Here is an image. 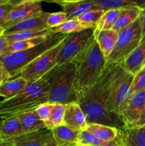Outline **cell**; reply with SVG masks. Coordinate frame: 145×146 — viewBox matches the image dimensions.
<instances>
[{
    "instance_id": "obj_1",
    "label": "cell",
    "mask_w": 145,
    "mask_h": 146,
    "mask_svg": "<svg viewBox=\"0 0 145 146\" xmlns=\"http://www.w3.org/2000/svg\"><path fill=\"white\" fill-rule=\"evenodd\" d=\"M114 65L105 66L101 76L92 87L76 93V102L85 115L88 124H102L117 129L124 125L119 115L109 113L106 109L108 88Z\"/></svg>"
},
{
    "instance_id": "obj_2",
    "label": "cell",
    "mask_w": 145,
    "mask_h": 146,
    "mask_svg": "<svg viewBox=\"0 0 145 146\" xmlns=\"http://www.w3.org/2000/svg\"><path fill=\"white\" fill-rule=\"evenodd\" d=\"M49 88L45 78L29 84L21 92L9 99L0 101V118L2 120L35 111L48 103Z\"/></svg>"
},
{
    "instance_id": "obj_3",
    "label": "cell",
    "mask_w": 145,
    "mask_h": 146,
    "mask_svg": "<svg viewBox=\"0 0 145 146\" xmlns=\"http://www.w3.org/2000/svg\"><path fill=\"white\" fill-rule=\"evenodd\" d=\"M72 62L75 68L76 93L90 88L98 81L105 68V58L95 37L74 58Z\"/></svg>"
},
{
    "instance_id": "obj_4",
    "label": "cell",
    "mask_w": 145,
    "mask_h": 146,
    "mask_svg": "<svg viewBox=\"0 0 145 146\" xmlns=\"http://www.w3.org/2000/svg\"><path fill=\"white\" fill-rule=\"evenodd\" d=\"M44 78L49 88L48 103L67 105L76 102L75 68L72 61L56 65Z\"/></svg>"
},
{
    "instance_id": "obj_5",
    "label": "cell",
    "mask_w": 145,
    "mask_h": 146,
    "mask_svg": "<svg viewBox=\"0 0 145 146\" xmlns=\"http://www.w3.org/2000/svg\"><path fill=\"white\" fill-rule=\"evenodd\" d=\"M66 36L67 34H53L42 44L24 51L4 54L0 57V61L4 64L10 78H14L19 76L24 67L43 53L61 42Z\"/></svg>"
},
{
    "instance_id": "obj_6",
    "label": "cell",
    "mask_w": 145,
    "mask_h": 146,
    "mask_svg": "<svg viewBox=\"0 0 145 146\" xmlns=\"http://www.w3.org/2000/svg\"><path fill=\"white\" fill-rule=\"evenodd\" d=\"M133 79L134 75L127 71L122 65H114L106 102L108 113L119 115L121 107L128 98Z\"/></svg>"
},
{
    "instance_id": "obj_7",
    "label": "cell",
    "mask_w": 145,
    "mask_h": 146,
    "mask_svg": "<svg viewBox=\"0 0 145 146\" xmlns=\"http://www.w3.org/2000/svg\"><path fill=\"white\" fill-rule=\"evenodd\" d=\"M142 37V25L138 18L133 24L118 32L116 45L105 61V66L111 64L122 65L128 56L139 45Z\"/></svg>"
},
{
    "instance_id": "obj_8",
    "label": "cell",
    "mask_w": 145,
    "mask_h": 146,
    "mask_svg": "<svg viewBox=\"0 0 145 146\" xmlns=\"http://www.w3.org/2000/svg\"><path fill=\"white\" fill-rule=\"evenodd\" d=\"M63 40L24 67L20 73L19 76L24 78L28 84H32L44 78L57 65V57L61 49Z\"/></svg>"
},
{
    "instance_id": "obj_9",
    "label": "cell",
    "mask_w": 145,
    "mask_h": 146,
    "mask_svg": "<svg viewBox=\"0 0 145 146\" xmlns=\"http://www.w3.org/2000/svg\"><path fill=\"white\" fill-rule=\"evenodd\" d=\"M94 29H86L80 32L67 34L63 40L61 49L57 57V65L71 62L83 49L85 46L94 38Z\"/></svg>"
},
{
    "instance_id": "obj_10",
    "label": "cell",
    "mask_w": 145,
    "mask_h": 146,
    "mask_svg": "<svg viewBox=\"0 0 145 146\" xmlns=\"http://www.w3.org/2000/svg\"><path fill=\"white\" fill-rule=\"evenodd\" d=\"M44 12L41 1L38 0H23L13 7L0 26L6 30L19 21L41 15Z\"/></svg>"
},
{
    "instance_id": "obj_11",
    "label": "cell",
    "mask_w": 145,
    "mask_h": 146,
    "mask_svg": "<svg viewBox=\"0 0 145 146\" xmlns=\"http://www.w3.org/2000/svg\"><path fill=\"white\" fill-rule=\"evenodd\" d=\"M145 106V91L132 94L119 110V116L124 125H136Z\"/></svg>"
},
{
    "instance_id": "obj_12",
    "label": "cell",
    "mask_w": 145,
    "mask_h": 146,
    "mask_svg": "<svg viewBox=\"0 0 145 146\" xmlns=\"http://www.w3.org/2000/svg\"><path fill=\"white\" fill-rule=\"evenodd\" d=\"M120 146H145V125H123L118 129Z\"/></svg>"
},
{
    "instance_id": "obj_13",
    "label": "cell",
    "mask_w": 145,
    "mask_h": 146,
    "mask_svg": "<svg viewBox=\"0 0 145 146\" xmlns=\"http://www.w3.org/2000/svg\"><path fill=\"white\" fill-rule=\"evenodd\" d=\"M51 2L61 6L68 20L76 19L82 14L90 10L100 9L94 4L92 0H55Z\"/></svg>"
},
{
    "instance_id": "obj_14",
    "label": "cell",
    "mask_w": 145,
    "mask_h": 146,
    "mask_svg": "<svg viewBox=\"0 0 145 146\" xmlns=\"http://www.w3.org/2000/svg\"><path fill=\"white\" fill-rule=\"evenodd\" d=\"M14 146H45L54 141L52 131L47 128L24 133L11 138Z\"/></svg>"
},
{
    "instance_id": "obj_15",
    "label": "cell",
    "mask_w": 145,
    "mask_h": 146,
    "mask_svg": "<svg viewBox=\"0 0 145 146\" xmlns=\"http://www.w3.org/2000/svg\"><path fill=\"white\" fill-rule=\"evenodd\" d=\"M63 124L72 130L82 132L88 127L86 117L77 102L65 105Z\"/></svg>"
},
{
    "instance_id": "obj_16",
    "label": "cell",
    "mask_w": 145,
    "mask_h": 146,
    "mask_svg": "<svg viewBox=\"0 0 145 146\" xmlns=\"http://www.w3.org/2000/svg\"><path fill=\"white\" fill-rule=\"evenodd\" d=\"M50 13L44 12L39 16L27 19L24 21H19L9 28L4 30V34H12L22 31H31V30H40L49 29L47 27V19Z\"/></svg>"
},
{
    "instance_id": "obj_17",
    "label": "cell",
    "mask_w": 145,
    "mask_h": 146,
    "mask_svg": "<svg viewBox=\"0 0 145 146\" xmlns=\"http://www.w3.org/2000/svg\"><path fill=\"white\" fill-rule=\"evenodd\" d=\"M144 65L145 36H144L139 45L128 56L122 66L127 71L135 75Z\"/></svg>"
},
{
    "instance_id": "obj_18",
    "label": "cell",
    "mask_w": 145,
    "mask_h": 146,
    "mask_svg": "<svg viewBox=\"0 0 145 146\" xmlns=\"http://www.w3.org/2000/svg\"><path fill=\"white\" fill-rule=\"evenodd\" d=\"M94 37L106 61L116 45L118 32L112 29L105 30L94 34Z\"/></svg>"
},
{
    "instance_id": "obj_19",
    "label": "cell",
    "mask_w": 145,
    "mask_h": 146,
    "mask_svg": "<svg viewBox=\"0 0 145 146\" xmlns=\"http://www.w3.org/2000/svg\"><path fill=\"white\" fill-rule=\"evenodd\" d=\"M27 85V81L19 76L7 80L0 84V96L4 99L12 98L21 92Z\"/></svg>"
},
{
    "instance_id": "obj_20",
    "label": "cell",
    "mask_w": 145,
    "mask_h": 146,
    "mask_svg": "<svg viewBox=\"0 0 145 146\" xmlns=\"http://www.w3.org/2000/svg\"><path fill=\"white\" fill-rule=\"evenodd\" d=\"M55 142L59 145L76 144L81 132L72 130L67 125L62 124L51 130Z\"/></svg>"
},
{
    "instance_id": "obj_21",
    "label": "cell",
    "mask_w": 145,
    "mask_h": 146,
    "mask_svg": "<svg viewBox=\"0 0 145 146\" xmlns=\"http://www.w3.org/2000/svg\"><path fill=\"white\" fill-rule=\"evenodd\" d=\"M86 131L103 141L112 142L118 141V129L98 123L88 124Z\"/></svg>"
},
{
    "instance_id": "obj_22",
    "label": "cell",
    "mask_w": 145,
    "mask_h": 146,
    "mask_svg": "<svg viewBox=\"0 0 145 146\" xmlns=\"http://www.w3.org/2000/svg\"><path fill=\"white\" fill-rule=\"evenodd\" d=\"M16 117L21 123L24 133L34 132L45 128L44 122L38 118L35 111L20 114L16 115Z\"/></svg>"
},
{
    "instance_id": "obj_23",
    "label": "cell",
    "mask_w": 145,
    "mask_h": 146,
    "mask_svg": "<svg viewBox=\"0 0 145 146\" xmlns=\"http://www.w3.org/2000/svg\"><path fill=\"white\" fill-rule=\"evenodd\" d=\"M23 134L22 126L16 116L10 117L1 121V135L2 138L11 139Z\"/></svg>"
},
{
    "instance_id": "obj_24",
    "label": "cell",
    "mask_w": 145,
    "mask_h": 146,
    "mask_svg": "<svg viewBox=\"0 0 145 146\" xmlns=\"http://www.w3.org/2000/svg\"><path fill=\"white\" fill-rule=\"evenodd\" d=\"M140 12L141 9L137 7L121 9L117 20L114 25L112 30L119 32L120 30L129 27L139 18Z\"/></svg>"
},
{
    "instance_id": "obj_25",
    "label": "cell",
    "mask_w": 145,
    "mask_h": 146,
    "mask_svg": "<svg viewBox=\"0 0 145 146\" xmlns=\"http://www.w3.org/2000/svg\"><path fill=\"white\" fill-rule=\"evenodd\" d=\"M94 4L105 11L121 10L137 7L139 8L140 1L133 0H92Z\"/></svg>"
},
{
    "instance_id": "obj_26",
    "label": "cell",
    "mask_w": 145,
    "mask_h": 146,
    "mask_svg": "<svg viewBox=\"0 0 145 146\" xmlns=\"http://www.w3.org/2000/svg\"><path fill=\"white\" fill-rule=\"evenodd\" d=\"M51 29H45L40 30H31V31H18V32L12 33V34H4L7 38V41L9 44L15 41H24V40L31 39V38H36L39 36H44L51 35Z\"/></svg>"
},
{
    "instance_id": "obj_27",
    "label": "cell",
    "mask_w": 145,
    "mask_h": 146,
    "mask_svg": "<svg viewBox=\"0 0 145 146\" xmlns=\"http://www.w3.org/2000/svg\"><path fill=\"white\" fill-rule=\"evenodd\" d=\"M90 29L95 28L91 27V26L82 24L77 19H71L68 20V21L64 22L61 25L58 26V27L51 29V30L52 34H69L85 31L86 29Z\"/></svg>"
},
{
    "instance_id": "obj_28",
    "label": "cell",
    "mask_w": 145,
    "mask_h": 146,
    "mask_svg": "<svg viewBox=\"0 0 145 146\" xmlns=\"http://www.w3.org/2000/svg\"><path fill=\"white\" fill-rule=\"evenodd\" d=\"M120 10H108L105 11L102 17L98 21L94 29V34L105 30L112 29L117 20Z\"/></svg>"
},
{
    "instance_id": "obj_29",
    "label": "cell",
    "mask_w": 145,
    "mask_h": 146,
    "mask_svg": "<svg viewBox=\"0 0 145 146\" xmlns=\"http://www.w3.org/2000/svg\"><path fill=\"white\" fill-rule=\"evenodd\" d=\"M49 36H44L36 37V38H31V39L24 40V41H15V42L11 43L9 44L8 50L6 52L5 54H9L12 52H17V51H24V50L28 49V48H33L39 44H42L43 42L45 41Z\"/></svg>"
},
{
    "instance_id": "obj_30",
    "label": "cell",
    "mask_w": 145,
    "mask_h": 146,
    "mask_svg": "<svg viewBox=\"0 0 145 146\" xmlns=\"http://www.w3.org/2000/svg\"><path fill=\"white\" fill-rule=\"evenodd\" d=\"M76 145L78 146H120L118 141H112V142L103 141L95 137L86 131H82L80 133Z\"/></svg>"
},
{
    "instance_id": "obj_31",
    "label": "cell",
    "mask_w": 145,
    "mask_h": 146,
    "mask_svg": "<svg viewBox=\"0 0 145 146\" xmlns=\"http://www.w3.org/2000/svg\"><path fill=\"white\" fill-rule=\"evenodd\" d=\"M65 109V105L55 104L50 118L44 122L45 128L51 131L53 128L63 124Z\"/></svg>"
},
{
    "instance_id": "obj_32",
    "label": "cell",
    "mask_w": 145,
    "mask_h": 146,
    "mask_svg": "<svg viewBox=\"0 0 145 146\" xmlns=\"http://www.w3.org/2000/svg\"><path fill=\"white\" fill-rule=\"evenodd\" d=\"M105 12V10L102 9H95L90 10V11H86L85 13L82 14V15L80 16L79 17L76 19L78 21L81 22L82 24H85V25L91 26V27L95 28L97 24L104 13Z\"/></svg>"
},
{
    "instance_id": "obj_33",
    "label": "cell",
    "mask_w": 145,
    "mask_h": 146,
    "mask_svg": "<svg viewBox=\"0 0 145 146\" xmlns=\"http://www.w3.org/2000/svg\"><path fill=\"white\" fill-rule=\"evenodd\" d=\"M143 91H145V65L134 75V79L129 91L127 99L134 93Z\"/></svg>"
},
{
    "instance_id": "obj_34",
    "label": "cell",
    "mask_w": 145,
    "mask_h": 146,
    "mask_svg": "<svg viewBox=\"0 0 145 146\" xmlns=\"http://www.w3.org/2000/svg\"><path fill=\"white\" fill-rule=\"evenodd\" d=\"M68 20L67 15L63 11L50 13L47 19V27L49 29L58 27Z\"/></svg>"
},
{
    "instance_id": "obj_35",
    "label": "cell",
    "mask_w": 145,
    "mask_h": 146,
    "mask_svg": "<svg viewBox=\"0 0 145 146\" xmlns=\"http://www.w3.org/2000/svg\"><path fill=\"white\" fill-rule=\"evenodd\" d=\"M54 106L55 104H50V103H46V104H44L39 106L35 110V112L38 118L44 122L46 121L51 116Z\"/></svg>"
},
{
    "instance_id": "obj_36",
    "label": "cell",
    "mask_w": 145,
    "mask_h": 146,
    "mask_svg": "<svg viewBox=\"0 0 145 146\" xmlns=\"http://www.w3.org/2000/svg\"><path fill=\"white\" fill-rule=\"evenodd\" d=\"M18 2L12 0H0V24Z\"/></svg>"
},
{
    "instance_id": "obj_37",
    "label": "cell",
    "mask_w": 145,
    "mask_h": 146,
    "mask_svg": "<svg viewBox=\"0 0 145 146\" xmlns=\"http://www.w3.org/2000/svg\"><path fill=\"white\" fill-rule=\"evenodd\" d=\"M9 42L7 41L4 34L0 35V57L6 54L9 46Z\"/></svg>"
},
{
    "instance_id": "obj_38",
    "label": "cell",
    "mask_w": 145,
    "mask_h": 146,
    "mask_svg": "<svg viewBox=\"0 0 145 146\" xmlns=\"http://www.w3.org/2000/svg\"><path fill=\"white\" fill-rule=\"evenodd\" d=\"M9 79H11L9 75L8 72L6 70L4 64L0 61V84H1L4 81H7Z\"/></svg>"
},
{
    "instance_id": "obj_39",
    "label": "cell",
    "mask_w": 145,
    "mask_h": 146,
    "mask_svg": "<svg viewBox=\"0 0 145 146\" xmlns=\"http://www.w3.org/2000/svg\"><path fill=\"white\" fill-rule=\"evenodd\" d=\"M141 9L140 15H139V20H140L141 25H142V36H145V3L142 6Z\"/></svg>"
},
{
    "instance_id": "obj_40",
    "label": "cell",
    "mask_w": 145,
    "mask_h": 146,
    "mask_svg": "<svg viewBox=\"0 0 145 146\" xmlns=\"http://www.w3.org/2000/svg\"><path fill=\"white\" fill-rule=\"evenodd\" d=\"M0 146H14L11 139H6L2 138L0 141Z\"/></svg>"
},
{
    "instance_id": "obj_41",
    "label": "cell",
    "mask_w": 145,
    "mask_h": 146,
    "mask_svg": "<svg viewBox=\"0 0 145 146\" xmlns=\"http://www.w3.org/2000/svg\"><path fill=\"white\" fill-rule=\"evenodd\" d=\"M145 125V106H144V111L142 112V115L140 117V119H139V122H138L137 125Z\"/></svg>"
},
{
    "instance_id": "obj_42",
    "label": "cell",
    "mask_w": 145,
    "mask_h": 146,
    "mask_svg": "<svg viewBox=\"0 0 145 146\" xmlns=\"http://www.w3.org/2000/svg\"><path fill=\"white\" fill-rule=\"evenodd\" d=\"M45 146H77V145L76 144H72V145H59V144L55 142V140H54L52 142L49 143L47 144V145Z\"/></svg>"
},
{
    "instance_id": "obj_43",
    "label": "cell",
    "mask_w": 145,
    "mask_h": 146,
    "mask_svg": "<svg viewBox=\"0 0 145 146\" xmlns=\"http://www.w3.org/2000/svg\"><path fill=\"white\" fill-rule=\"evenodd\" d=\"M1 34H4V29H3L2 27L0 26V35H1Z\"/></svg>"
},
{
    "instance_id": "obj_44",
    "label": "cell",
    "mask_w": 145,
    "mask_h": 146,
    "mask_svg": "<svg viewBox=\"0 0 145 146\" xmlns=\"http://www.w3.org/2000/svg\"><path fill=\"white\" fill-rule=\"evenodd\" d=\"M0 137H1V122H0Z\"/></svg>"
},
{
    "instance_id": "obj_45",
    "label": "cell",
    "mask_w": 145,
    "mask_h": 146,
    "mask_svg": "<svg viewBox=\"0 0 145 146\" xmlns=\"http://www.w3.org/2000/svg\"><path fill=\"white\" fill-rule=\"evenodd\" d=\"M1 139H2V138H1V137H0V141H1Z\"/></svg>"
},
{
    "instance_id": "obj_46",
    "label": "cell",
    "mask_w": 145,
    "mask_h": 146,
    "mask_svg": "<svg viewBox=\"0 0 145 146\" xmlns=\"http://www.w3.org/2000/svg\"><path fill=\"white\" fill-rule=\"evenodd\" d=\"M82 146H88V145H82Z\"/></svg>"
},
{
    "instance_id": "obj_47",
    "label": "cell",
    "mask_w": 145,
    "mask_h": 146,
    "mask_svg": "<svg viewBox=\"0 0 145 146\" xmlns=\"http://www.w3.org/2000/svg\"><path fill=\"white\" fill-rule=\"evenodd\" d=\"M77 146H78V145H77Z\"/></svg>"
}]
</instances>
